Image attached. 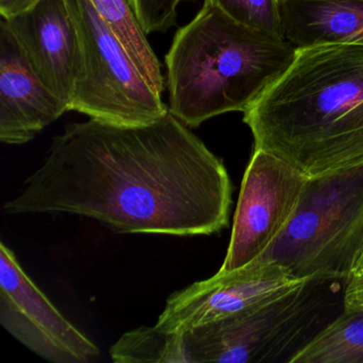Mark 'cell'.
<instances>
[{"instance_id": "1", "label": "cell", "mask_w": 363, "mask_h": 363, "mask_svg": "<svg viewBox=\"0 0 363 363\" xmlns=\"http://www.w3.org/2000/svg\"><path fill=\"white\" fill-rule=\"evenodd\" d=\"M224 163L167 112L135 126L67 124L6 213L72 214L118 233L194 237L228 226Z\"/></svg>"}, {"instance_id": "2", "label": "cell", "mask_w": 363, "mask_h": 363, "mask_svg": "<svg viewBox=\"0 0 363 363\" xmlns=\"http://www.w3.org/2000/svg\"><path fill=\"white\" fill-rule=\"evenodd\" d=\"M243 113L255 150L308 177L363 165V45L297 50L286 71Z\"/></svg>"}, {"instance_id": "3", "label": "cell", "mask_w": 363, "mask_h": 363, "mask_svg": "<svg viewBox=\"0 0 363 363\" xmlns=\"http://www.w3.org/2000/svg\"><path fill=\"white\" fill-rule=\"evenodd\" d=\"M296 50L286 40L238 24L203 0L165 57L169 112L190 128L245 112L290 67Z\"/></svg>"}, {"instance_id": "4", "label": "cell", "mask_w": 363, "mask_h": 363, "mask_svg": "<svg viewBox=\"0 0 363 363\" xmlns=\"http://www.w3.org/2000/svg\"><path fill=\"white\" fill-rule=\"evenodd\" d=\"M362 252L363 165H359L309 177L288 226L258 259L281 265L297 279L345 281Z\"/></svg>"}, {"instance_id": "5", "label": "cell", "mask_w": 363, "mask_h": 363, "mask_svg": "<svg viewBox=\"0 0 363 363\" xmlns=\"http://www.w3.org/2000/svg\"><path fill=\"white\" fill-rule=\"evenodd\" d=\"M313 278L277 298L228 318L182 331L188 363L290 360L318 330L333 294L331 281Z\"/></svg>"}, {"instance_id": "6", "label": "cell", "mask_w": 363, "mask_h": 363, "mask_svg": "<svg viewBox=\"0 0 363 363\" xmlns=\"http://www.w3.org/2000/svg\"><path fill=\"white\" fill-rule=\"evenodd\" d=\"M82 48L69 111L116 125L148 124L169 112L90 0H67Z\"/></svg>"}, {"instance_id": "7", "label": "cell", "mask_w": 363, "mask_h": 363, "mask_svg": "<svg viewBox=\"0 0 363 363\" xmlns=\"http://www.w3.org/2000/svg\"><path fill=\"white\" fill-rule=\"evenodd\" d=\"M308 179L279 157L255 150L242 180L230 242L218 272L239 269L267 252L290 223Z\"/></svg>"}, {"instance_id": "8", "label": "cell", "mask_w": 363, "mask_h": 363, "mask_svg": "<svg viewBox=\"0 0 363 363\" xmlns=\"http://www.w3.org/2000/svg\"><path fill=\"white\" fill-rule=\"evenodd\" d=\"M0 324L21 344L52 363H90L101 352L25 273L16 255L0 245Z\"/></svg>"}, {"instance_id": "9", "label": "cell", "mask_w": 363, "mask_h": 363, "mask_svg": "<svg viewBox=\"0 0 363 363\" xmlns=\"http://www.w3.org/2000/svg\"><path fill=\"white\" fill-rule=\"evenodd\" d=\"M305 281L293 277L277 263L257 259L173 293L156 325L164 330L182 333L262 305Z\"/></svg>"}, {"instance_id": "10", "label": "cell", "mask_w": 363, "mask_h": 363, "mask_svg": "<svg viewBox=\"0 0 363 363\" xmlns=\"http://www.w3.org/2000/svg\"><path fill=\"white\" fill-rule=\"evenodd\" d=\"M5 21L35 73L69 108L82 69V48L67 0H41Z\"/></svg>"}, {"instance_id": "11", "label": "cell", "mask_w": 363, "mask_h": 363, "mask_svg": "<svg viewBox=\"0 0 363 363\" xmlns=\"http://www.w3.org/2000/svg\"><path fill=\"white\" fill-rule=\"evenodd\" d=\"M69 111L35 73L5 20L0 22V141L22 145Z\"/></svg>"}, {"instance_id": "12", "label": "cell", "mask_w": 363, "mask_h": 363, "mask_svg": "<svg viewBox=\"0 0 363 363\" xmlns=\"http://www.w3.org/2000/svg\"><path fill=\"white\" fill-rule=\"evenodd\" d=\"M282 33L296 50L363 45V0H279Z\"/></svg>"}, {"instance_id": "13", "label": "cell", "mask_w": 363, "mask_h": 363, "mask_svg": "<svg viewBox=\"0 0 363 363\" xmlns=\"http://www.w3.org/2000/svg\"><path fill=\"white\" fill-rule=\"evenodd\" d=\"M288 363H363V311L344 310Z\"/></svg>"}, {"instance_id": "14", "label": "cell", "mask_w": 363, "mask_h": 363, "mask_svg": "<svg viewBox=\"0 0 363 363\" xmlns=\"http://www.w3.org/2000/svg\"><path fill=\"white\" fill-rule=\"evenodd\" d=\"M90 3L122 42L142 75L159 94L162 95L164 78L161 63L147 41V35L140 26L128 0H90Z\"/></svg>"}, {"instance_id": "15", "label": "cell", "mask_w": 363, "mask_h": 363, "mask_svg": "<svg viewBox=\"0 0 363 363\" xmlns=\"http://www.w3.org/2000/svg\"><path fill=\"white\" fill-rule=\"evenodd\" d=\"M118 363H188L182 333L143 326L124 333L110 350Z\"/></svg>"}, {"instance_id": "16", "label": "cell", "mask_w": 363, "mask_h": 363, "mask_svg": "<svg viewBox=\"0 0 363 363\" xmlns=\"http://www.w3.org/2000/svg\"><path fill=\"white\" fill-rule=\"evenodd\" d=\"M238 24L284 40L279 0H207Z\"/></svg>"}, {"instance_id": "17", "label": "cell", "mask_w": 363, "mask_h": 363, "mask_svg": "<svg viewBox=\"0 0 363 363\" xmlns=\"http://www.w3.org/2000/svg\"><path fill=\"white\" fill-rule=\"evenodd\" d=\"M344 310L363 311V271L354 272L345 280Z\"/></svg>"}, {"instance_id": "18", "label": "cell", "mask_w": 363, "mask_h": 363, "mask_svg": "<svg viewBox=\"0 0 363 363\" xmlns=\"http://www.w3.org/2000/svg\"><path fill=\"white\" fill-rule=\"evenodd\" d=\"M133 1L156 13L174 16L177 13L178 7L182 3H192L195 0H133Z\"/></svg>"}, {"instance_id": "19", "label": "cell", "mask_w": 363, "mask_h": 363, "mask_svg": "<svg viewBox=\"0 0 363 363\" xmlns=\"http://www.w3.org/2000/svg\"><path fill=\"white\" fill-rule=\"evenodd\" d=\"M41 0H0V16L10 20L35 7Z\"/></svg>"}, {"instance_id": "20", "label": "cell", "mask_w": 363, "mask_h": 363, "mask_svg": "<svg viewBox=\"0 0 363 363\" xmlns=\"http://www.w3.org/2000/svg\"><path fill=\"white\" fill-rule=\"evenodd\" d=\"M361 271H363V252L362 255H361L360 259H359L358 263H357L356 267H354V271L352 272V273Z\"/></svg>"}]
</instances>
